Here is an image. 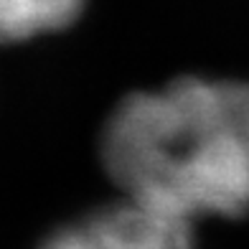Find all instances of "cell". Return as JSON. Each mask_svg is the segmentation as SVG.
Listing matches in <instances>:
<instances>
[{
	"instance_id": "1",
	"label": "cell",
	"mask_w": 249,
	"mask_h": 249,
	"mask_svg": "<svg viewBox=\"0 0 249 249\" xmlns=\"http://www.w3.org/2000/svg\"><path fill=\"white\" fill-rule=\"evenodd\" d=\"M127 198L196 221L249 211V82L183 76L135 92L112 109L99 140Z\"/></svg>"
},
{
	"instance_id": "2",
	"label": "cell",
	"mask_w": 249,
	"mask_h": 249,
	"mask_svg": "<svg viewBox=\"0 0 249 249\" xmlns=\"http://www.w3.org/2000/svg\"><path fill=\"white\" fill-rule=\"evenodd\" d=\"M38 249H196L194 221L124 196L53 229Z\"/></svg>"
},
{
	"instance_id": "3",
	"label": "cell",
	"mask_w": 249,
	"mask_h": 249,
	"mask_svg": "<svg viewBox=\"0 0 249 249\" xmlns=\"http://www.w3.org/2000/svg\"><path fill=\"white\" fill-rule=\"evenodd\" d=\"M87 0H0V43H18L71 26Z\"/></svg>"
}]
</instances>
